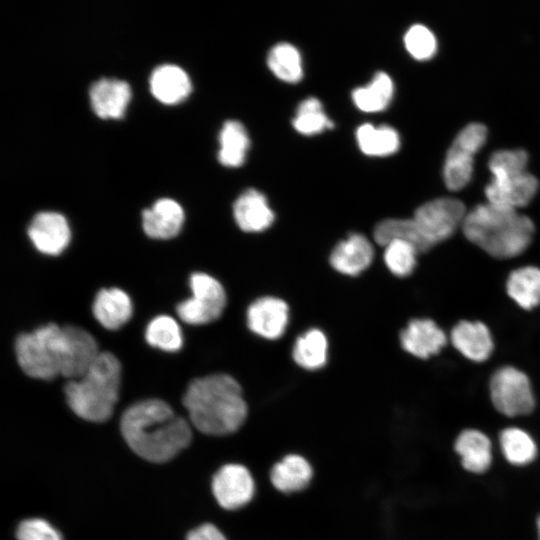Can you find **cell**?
<instances>
[{"mask_svg": "<svg viewBox=\"0 0 540 540\" xmlns=\"http://www.w3.org/2000/svg\"><path fill=\"white\" fill-rule=\"evenodd\" d=\"M499 446L506 461L519 467L531 464L538 453L534 438L519 427L503 429L499 434Z\"/></svg>", "mask_w": 540, "mask_h": 540, "instance_id": "484cf974", "label": "cell"}, {"mask_svg": "<svg viewBox=\"0 0 540 540\" xmlns=\"http://www.w3.org/2000/svg\"><path fill=\"white\" fill-rule=\"evenodd\" d=\"M487 129L480 123L466 125L453 140L444 162L443 178L450 190L468 184L473 172L474 156L484 145Z\"/></svg>", "mask_w": 540, "mask_h": 540, "instance_id": "52a82bcc", "label": "cell"}, {"mask_svg": "<svg viewBox=\"0 0 540 540\" xmlns=\"http://www.w3.org/2000/svg\"><path fill=\"white\" fill-rule=\"evenodd\" d=\"M219 162L227 167L243 164L249 149V137L245 127L236 120L226 121L219 133Z\"/></svg>", "mask_w": 540, "mask_h": 540, "instance_id": "d4e9b609", "label": "cell"}, {"mask_svg": "<svg viewBox=\"0 0 540 540\" xmlns=\"http://www.w3.org/2000/svg\"><path fill=\"white\" fill-rule=\"evenodd\" d=\"M186 540H227L225 535L213 524L205 523L191 530Z\"/></svg>", "mask_w": 540, "mask_h": 540, "instance_id": "74e56055", "label": "cell"}, {"mask_svg": "<svg viewBox=\"0 0 540 540\" xmlns=\"http://www.w3.org/2000/svg\"><path fill=\"white\" fill-rule=\"evenodd\" d=\"M16 536L18 540H63L57 529L40 518L22 521L18 525Z\"/></svg>", "mask_w": 540, "mask_h": 540, "instance_id": "8d00e7d4", "label": "cell"}, {"mask_svg": "<svg viewBox=\"0 0 540 540\" xmlns=\"http://www.w3.org/2000/svg\"><path fill=\"white\" fill-rule=\"evenodd\" d=\"M192 425L200 432L224 436L237 431L247 417L239 383L218 373L194 379L183 397Z\"/></svg>", "mask_w": 540, "mask_h": 540, "instance_id": "7a4b0ae2", "label": "cell"}, {"mask_svg": "<svg viewBox=\"0 0 540 540\" xmlns=\"http://www.w3.org/2000/svg\"><path fill=\"white\" fill-rule=\"evenodd\" d=\"M66 339V355L61 375L70 379L83 376L96 360L100 351L94 337L81 327H63Z\"/></svg>", "mask_w": 540, "mask_h": 540, "instance_id": "4fadbf2b", "label": "cell"}, {"mask_svg": "<svg viewBox=\"0 0 540 540\" xmlns=\"http://www.w3.org/2000/svg\"><path fill=\"white\" fill-rule=\"evenodd\" d=\"M18 363L32 378L51 380L61 375L66 354L63 327L50 323L16 339Z\"/></svg>", "mask_w": 540, "mask_h": 540, "instance_id": "8992f818", "label": "cell"}, {"mask_svg": "<svg viewBox=\"0 0 540 540\" xmlns=\"http://www.w3.org/2000/svg\"><path fill=\"white\" fill-rule=\"evenodd\" d=\"M465 237L489 255L506 259L525 251L534 235V224L516 209L490 202L467 212L462 224Z\"/></svg>", "mask_w": 540, "mask_h": 540, "instance_id": "3957f363", "label": "cell"}, {"mask_svg": "<svg viewBox=\"0 0 540 540\" xmlns=\"http://www.w3.org/2000/svg\"><path fill=\"white\" fill-rule=\"evenodd\" d=\"M394 94L391 77L385 72H377L369 84L356 88L352 99L358 109L364 112H379L387 108Z\"/></svg>", "mask_w": 540, "mask_h": 540, "instance_id": "f1b7e54d", "label": "cell"}, {"mask_svg": "<svg viewBox=\"0 0 540 540\" xmlns=\"http://www.w3.org/2000/svg\"><path fill=\"white\" fill-rule=\"evenodd\" d=\"M149 82L153 96L164 104H177L183 101L192 89L187 73L172 64L157 67L152 72Z\"/></svg>", "mask_w": 540, "mask_h": 540, "instance_id": "7402d4cb", "label": "cell"}, {"mask_svg": "<svg viewBox=\"0 0 540 540\" xmlns=\"http://www.w3.org/2000/svg\"><path fill=\"white\" fill-rule=\"evenodd\" d=\"M292 123L295 130L303 135H315L333 127L320 100L315 97L306 98L299 104Z\"/></svg>", "mask_w": 540, "mask_h": 540, "instance_id": "836d02e7", "label": "cell"}, {"mask_svg": "<svg viewBox=\"0 0 540 540\" xmlns=\"http://www.w3.org/2000/svg\"><path fill=\"white\" fill-rule=\"evenodd\" d=\"M212 492L218 504L235 510L248 504L255 493V483L250 471L241 464L222 466L212 479Z\"/></svg>", "mask_w": 540, "mask_h": 540, "instance_id": "8fae6325", "label": "cell"}, {"mask_svg": "<svg viewBox=\"0 0 540 540\" xmlns=\"http://www.w3.org/2000/svg\"><path fill=\"white\" fill-rule=\"evenodd\" d=\"M327 349L328 343L324 333L319 329H310L297 338L292 355L300 367L315 370L325 365Z\"/></svg>", "mask_w": 540, "mask_h": 540, "instance_id": "4dcf8cb0", "label": "cell"}, {"mask_svg": "<svg viewBox=\"0 0 540 540\" xmlns=\"http://www.w3.org/2000/svg\"><path fill=\"white\" fill-rule=\"evenodd\" d=\"M192 297L179 303L180 319L191 325L210 323L220 317L226 305V294L214 277L198 272L190 277Z\"/></svg>", "mask_w": 540, "mask_h": 540, "instance_id": "9c48e42d", "label": "cell"}, {"mask_svg": "<svg viewBox=\"0 0 540 540\" xmlns=\"http://www.w3.org/2000/svg\"><path fill=\"white\" fill-rule=\"evenodd\" d=\"M145 338L149 345L164 351H178L183 344L178 323L170 316L160 315L150 321Z\"/></svg>", "mask_w": 540, "mask_h": 540, "instance_id": "d6a6232c", "label": "cell"}, {"mask_svg": "<svg viewBox=\"0 0 540 540\" xmlns=\"http://www.w3.org/2000/svg\"><path fill=\"white\" fill-rule=\"evenodd\" d=\"M267 65L280 80L296 83L303 77L302 59L298 49L289 43H278L267 56Z\"/></svg>", "mask_w": 540, "mask_h": 540, "instance_id": "1f68e13d", "label": "cell"}, {"mask_svg": "<svg viewBox=\"0 0 540 540\" xmlns=\"http://www.w3.org/2000/svg\"><path fill=\"white\" fill-rule=\"evenodd\" d=\"M450 339L462 355L475 362L485 361L493 351L490 331L478 321H460L452 329Z\"/></svg>", "mask_w": 540, "mask_h": 540, "instance_id": "44dd1931", "label": "cell"}, {"mask_svg": "<svg viewBox=\"0 0 540 540\" xmlns=\"http://www.w3.org/2000/svg\"><path fill=\"white\" fill-rule=\"evenodd\" d=\"M466 214L461 201L445 197L431 200L418 207L413 219L433 247L448 239L463 224Z\"/></svg>", "mask_w": 540, "mask_h": 540, "instance_id": "30bf717a", "label": "cell"}, {"mask_svg": "<svg viewBox=\"0 0 540 540\" xmlns=\"http://www.w3.org/2000/svg\"><path fill=\"white\" fill-rule=\"evenodd\" d=\"M120 428L129 447L151 462H166L186 448L192 438L188 422L161 399L134 403L123 413Z\"/></svg>", "mask_w": 540, "mask_h": 540, "instance_id": "6da1fadb", "label": "cell"}, {"mask_svg": "<svg viewBox=\"0 0 540 540\" xmlns=\"http://www.w3.org/2000/svg\"><path fill=\"white\" fill-rule=\"evenodd\" d=\"M90 102L94 113L102 119H119L127 109L131 89L127 82L102 78L90 88Z\"/></svg>", "mask_w": 540, "mask_h": 540, "instance_id": "9a60e30c", "label": "cell"}, {"mask_svg": "<svg viewBox=\"0 0 540 540\" xmlns=\"http://www.w3.org/2000/svg\"><path fill=\"white\" fill-rule=\"evenodd\" d=\"M454 450L462 467L470 473H485L492 464V442L480 430L470 428L460 432L455 439Z\"/></svg>", "mask_w": 540, "mask_h": 540, "instance_id": "e0dca14e", "label": "cell"}, {"mask_svg": "<svg viewBox=\"0 0 540 540\" xmlns=\"http://www.w3.org/2000/svg\"><path fill=\"white\" fill-rule=\"evenodd\" d=\"M404 44L409 54L417 60L431 58L437 49L434 34L425 26L416 24L411 26L405 36Z\"/></svg>", "mask_w": 540, "mask_h": 540, "instance_id": "d590c367", "label": "cell"}, {"mask_svg": "<svg viewBox=\"0 0 540 540\" xmlns=\"http://www.w3.org/2000/svg\"><path fill=\"white\" fill-rule=\"evenodd\" d=\"M373 255L369 240L361 234H352L335 246L330 255V264L342 274L355 276L368 268Z\"/></svg>", "mask_w": 540, "mask_h": 540, "instance_id": "d6986e66", "label": "cell"}, {"mask_svg": "<svg viewBox=\"0 0 540 540\" xmlns=\"http://www.w3.org/2000/svg\"><path fill=\"white\" fill-rule=\"evenodd\" d=\"M313 476L310 463L302 456L290 454L277 462L271 469L273 486L283 493H293L308 486Z\"/></svg>", "mask_w": 540, "mask_h": 540, "instance_id": "cb8c5ba5", "label": "cell"}, {"mask_svg": "<svg viewBox=\"0 0 540 540\" xmlns=\"http://www.w3.org/2000/svg\"><path fill=\"white\" fill-rule=\"evenodd\" d=\"M92 311L104 328L117 330L130 319L132 303L127 293L119 288L101 289L95 297Z\"/></svg>", "mask_w": 540, "mask_h": 540, "instance_id": "603a6c76", "label": "cell"}, {"mask_svg": "<svg viewBox=\"0 0 540 540\" xmlns=\"http://www.w3.org/2000/svg\"><path fill=\"white\" fill-rule=\"evenodd\" d=\"M120 381L119 360L110 352H100L83 376L67 382L66 401L80 418L92 422L106 421L117 402Z\"/></svg>", "mask_w": 540, "mask_h": 540, "instance_id": "277c9868", "label": "cell"}, {"mask_svg": "<svg viewBox=\"0 0 540 540\" xmlns=\"http://www.w3.org/2000/svg\"><path fill=\"white\" fill-rule=\"evenodd\" d=\"M490 397L495 409L508 417L527 415L535 407L528 377L511 366L502 367L492 375Z\"/></svg>", "mask_w": 540, "mask_h": 540, "instance_id": "ba28073f", "label": "cell"}, {"mask_svg": "<svg viewBox=\"0 0 540 540\" xmlns=\"http://www.w3.org/2000/svg\"><path fill=\"white\" fill-rule=\"evenodd\" d=\"M528 155L524 150H501L489 160L492 180L485 187L488 202L518 209L535 196L538 180L527 170Z\"/></svg>", "mask_w": 540, "mask_h": 540, "instance_id": "5b68a950", "label": "cell"}, {"mask_svg": "<svg viewBox=\"0 0 540 540\" xmlns=\"http://www.w3.org/2000/svg\"><path fill=\"white\" fill-rule=\"evenodd\" d=\"M184 222V211L174 200L163 198L157 200L152 207L142 213L144 232L154 239H170L181 230Z\"/></svg>", "mask_w": 540, "mask_h": 540, "instance_id": "ac0fdd59", "label": "cell"}, {"mask_svg": "<svg viewBox=\"0 0 540 540\" xmlns=\"http://www.w3.org/2000/svg\"><path fill=\"white\" fill-rule=\"evenodd\" d=\"M374 240L381 246L394 240H401L414 245L419 253L426 252L432 246L422 235L414 219H386L374 229Z\"/></svg>", "mask_w": 540, "mask_h": 540, "instance_id": "f546056e", "label": "cell"}, {"mask_svg": "<svg viewBox=\"0 0 540 540\" xmlns=\"http://www.w3.org/2000/svg\"><path fill=\"white\" fill-rule=\"evenodd\" d=\"M384 261L390 272L398 277L410 275L416 267L419 251L411 243L394 240L384 246Z\"/></svg>", "mask_w": 540, "mask_h": 540, "instance_id": "e575fe53", "label": "cell"}, {"mask_svg": "<svg viewBox=\"0 0 540 540\" xmlns=\"http://www.w3.org/2000/svg\"><path fill=\"white\" fill-rule=\"evenodd\" d=\"M356 140L360 150L368 156H388L395 153L400 146L399 134L386 125L363 124L357 128Z\"/></svg>", "mask_w": 540, "mask_h": 540, "instance_id": "83f0119b", "label": "cell"}, {"mask_svg": "<svg viewBox=\"0 0 540 540\" xmlns=\"http://www.w3.org/2000/svg\"><path fill=\"white\" fill-rule=\"evenodd\" d=\"M536 526H537L538 540H540V515L537 517Z\"/></svg>", "mask_w": 540, "mask_h": 540, "instance_id": "f35d334b", "label": "cell"}, {"mask_svg": "<svg viewBox=\"0 0 540 540\" xmlns=\"http://www.w3.org/2000/svg\"><path fill=\"white\" fill-rule=\"evenodd\" d=\"M234 219L245 232H261L274 221V213L266 197L256 189H247L233 205Z\"/></svg>", "mask_w": 540, "mask_h": 540, "instance_id": "ffe728a7", "label": "cell"}, {"mask_svg": "<svg viewBox=\"0 0 540 540\" xmlns=\"http://www.w3.org/2000/svg\"><path fill=\"white\" fill-rule=\"evenodd\" d=\"M508 295L523 309L540 304V269L525 266L512 271L507 279Z\"/></svg>", "mask_w": 540, "mask_h": 540, "instance_id": "4316f807", "label": "cell"}, {"mask_svg": "<svg viewBox=\"0 0 540 540\" xmlns=\"http://www.w3.org/2000/svg\"><path fill=\"white\" fill-rule=\"evenodd\" d=\"M288 319L287 304L275 297L259 298L247 310V324L250 330L270 340L283 335Z\"/></svg>", "mask_w": 540, "mask_h": 540, "instance_id": "5bb4252c", "label": "cell"}, {"mask_svg": "<svg viewBox=\"0 0 540 540\" xmlns=\"http://www.w3.org/2000/svg\"><path fill=\"white\" fill-rule=\"evenodd\" d=\"M28 235L40 252L58 255L70 242L71 231L66 218L57 212H40L32 219Z\"/></svg>", "mask_w": 540, "mask_h": 540, "instance_id": "7c38bea8", "label": "cell"}, {"mask_svg": "<svg viewBox=\"0 0 540 540\" xmlns=\"http://www.w3.org/2000/svg\"><path fill=\"white\" fill-rule=\"evenodd\" d=\"M401 345L415 357L426 359L447 343L445 333L430 319H413L400 334Z\"/></svg>", "mask_w": 540, "mask_h": 540, "instance_id": "2e32d148", "label": "cell"}]
</instances>
